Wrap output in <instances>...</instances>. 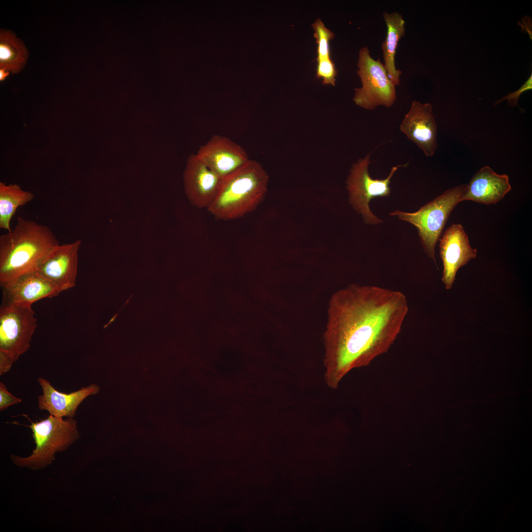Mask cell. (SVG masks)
<instances>
[{
  "label": "cell",
  "instance_id": "1",
  "mask_svg": "<svg viewBox=\"0 0 532 532\" xmlns=\"http://www.w3.org/2000/svg\"><path fill=\"white\" fill-rule=\"evenodd\" d=\"M409 310L405 295L374 285L351 284L331 297L323 333L324 380L336 389L351 370L387 353Z\"/></svg>",
  "mask_w": 532,
  "mask_h": 532
},
{
  "label": "cell",
  "instance_id": "11",
  "mask_svg": "<svg viewBox=\"0 0 532 532\" xmlns=\"http://www.w3.org/2000/svg\"><path fill=\"white\" fill-rule=\"evenodd\" d=\"M439 252L443 265L442 281L446 289L452 287L458 270L476 257L477 251L470 245L460 224L448 227L439 239Z\"/></svg>",
  "mask_w": 532,
  "mask_h": 532
},
{
  "label": "cell",
  "instance_id": "4",
  "mask_svg": "<svg viewBox=\"0 0 532 532\" xmlns=\"http://www.w3.org/2000/svg\"><path fill=\"white\" fill-rule=\"evenodd\" d=\"M26 426L32 431L35 448L28 457L12 455L10 458L16 465L34 470L47 467L55 460L56 453L66 450L80 437L73 418L64 419L50 415Z\"/></svg>",
  "mask_w": 532,
  "mask_h": 532
},
{
  "label": "cell",
  "instance_id": "13",
  "mask_svg": "<svg viewBox=\"0 0 532 532\" xmlns=\"http://www.w3.org/2000/svg\"><path fill=\"white\" fill-rule=\"evenodd\" d=\"M399 129L426 156L434 154L438 146L437 125L431 104L414 100Z\"/></svg>",
  "mask_w": 532,
  "mask_h": 532
},
{
  "label": "cell",
  "instance_id": "9",
  "mask_svg": "<svg viewBox=\"0 0 532 532\" xmlns=\"http://www.w3.org/2000/svg\"><path fill=\"white\" fill-rule=\"evenodd\" d=\"M196 155L222 178L235 172L250 160L240 145L228 137L217 134L201 145Z\"/></svg>",
  "mask_w": 532,
  "mask_h": 532
},
{
  "label": "cell",
  "instance_id": "17",
  "mask_svg": "<svg viewBox=\"0 0 532 532\" xmlns=\"http://www.w3.org/2000/svg\"><path fill=\"white\" fill-rule=\"evenodd\" d=\"M383 16L387 27L386 37L381 46L384 66L389 78L396 86L399 85L402 72L397 69L395 58L399 40L405 34V21L397 12H384Z\"/></svg>",
  "mask_w": 532,
  "mask_h": 532
},
{
  "label": "cell",
  "instance_id": "22",
  "mask_svg": "<svg viewBox=\"0 0 532 532\" xmlns=\"http://www.w3.org/2000/svg\"><path fill=\"white\" fill-rule=\"evenodd\" d=\"M532 89V74H531L528 80L517 90L514 92L509 93L507 95L498 100L494 103V106L497 105L501 102L507 100V104L512 107L518 105V100L521 94L528 90Z\"/></svg>",
  "mask_w": 532,
  "mask_h": 532
},
{
  "label": "cell",
  "instance_id": "10",
  "mask_svg": "<svg viewBox=\"0 0 532 532\" xmlns=\"http://www.w3.org/2000/svg\"><path fill=\"white\" fill-rule=\"evenodd\" d=\"M81 244L80 239L60 244L47 255L35 272L53 284L60 293L74 287Z\"/></svg>",
  "mask_w": 532,
  "mask_h": 532
},
{
  "label": "cell",
  "instance_id": "23",
  "mask_svg": "<svg viewBox=\"0 0 532 532\" xmlns=\"http://www.w3.org/2000/svg\"><path fill=\"white\" fill-rule=\"evenodd\" d=\"M21 401L22 399L20 398L14 396L9 392L3 382H0V411H3L11 405L19 403Z\"/></svg>",
  "mask_w": 532,
  "mask_h": 532
},
{
  "label": "cell",
  "instance_id": "24",
  "mask_svg": "<svg viewBox=\"0 0 532 532\" xmlns=\"http://www.w3.org/2000/svg\"><path fill=\"white\" fill-rule=\"evenodd\" d=\"M15 362L11 355L0 350V375L7 373Z\"/></svg>",
  "mask_w": 532,
  "mask_h": 532
},
{
  "label": "cell",
  "instance_id": "16",
  "mask_svg": "<svg viewBox=\"0 0 532 532\" xmlns=\"http://www.w3.org/2000/svg\"><path fill=\"white\" fill-rule=\"evenodd\" d=\"M3 304L32 305L38 300L57 296L58 289L35 272L23 275L2 286Z\"/></svg>",
  "mask_w": 532,
  "mask_h": 532
},
{
  "label": "cell",
  "instance_id": "2",
  "mask_svg": "<svg viewBox=\"0 0 532 532\" xmlns=\"http://www.w3.org/2000/svg\"><path fill=\"white\" fill-rule=\"evenodd\" d=\"M59 242L50 229L19 216L13 230L0 236V283L34 272Z\"/></svg>",
  "mask_w": 532,
  "mask_h": 532
},
{
  "label": "cell",
  "instance_id": "12",
  "mask_svg": "<svg viewBox=\"0 0 532 532\" xmlns=\"http://www.w3.org/2000/svg\"><path fill=\"white\" fill-rule=\"evenodd\" d=\"M183 179L188 199L200 208H207L212 203L223 179L195 154L190 155L187 160Z\"/></svg>",
  "mask_w": 532,
  "mask_h": 532
},
{
  "label": "cell",
  "instance_id": "26",
  "mask_svg": "<svg viewBox=\"0 0 532 532\" xmlns=\"http://www.w3.org/2000/svg\"><path fill=\"white\" fill-rule=\"evenodd\" d=\"M132 296H133V295H131V296H130V298H129V299H128V300H127V301H126V303H125V304H124V305L123 306V307H122V308H121V309L120 310V311H119V312H118V313H117V314H116V315H115V316H114V317H113V318H112L111 319V320L110 321V322H109V323H108V325H109V324H110V323L111 322H112V321H113L114 320V319H115V318H116V316H117L118 314V313H119V312H120V311L121 310V309H122V308H123L124 307V306H125V305H126V304H127V303H128V302H129V301H130V299L131 298V297H132Z\"/></svg>",
  "mask_w": 532,
  "mask_h": 532
},
{
  "label": "cell",
  "instance_id": "7",
  "mask_svg": "<svg viewBox=\"0 0 532 532\" xmlns=\"http://www.w3.org/2000/svg\"><path fill=\"white\" fill-rule=\"evenodd\" d=\"M370 153L353 164L346 180L349 201L354 210L362 216L367 224H378L383 221L370 211L369 202L376 197H388L391 193L389 185L394 173L400 167H406L408 163L392 167L389 175L385 179L372 178L368 173L371 162Z\"/></svg>",
  "mask_w": 532,
  "mask_h": 532
},
{
  "label": "cell",
  "instance_id": "18",
  "mask_svg": "<svg viewBox=\"0 0 532 532\" xmlns=\"http://www.w3.org/2000/svg\"><path fill=\"white\" fill-rule=\"evenodd\" d=\"M34 195L17 184L0 182V228L10 231V221L18 207L31 201Z\"/></svg>",
  "mask_w": 532,
  "mask_h": 532
},
{
  "label": "cell",
  "instance_id": "5",
  "mask_svg": "<svg viewBox=\"0 0 532 532\" xmlns=\"http://www.w3.org/2000/svg\"><path fill=\"white\" fill-rule=\"evenodd\" d=\"M466 187V184H462L449 189L415 212L398 210L390 213L417 228L424 251L436 266L435 245L451 211L461 202V196Z\"/></svg>",
  "mask_w": 532,
  "mask_h": 532
},
{
  "label": "cell",
  "instance_id": "25",
  "mask_svg": "<svg viewBox=\"0 0 532 532\" xmlns=\"http://www.w3.org/2000/svg\"><path fill=\"white\" fill-rule=\"evenodd\" d=\"M9 71L6 70L5 67L0 68V80L2 81L8 76Z\"/></svg>",
  "mask_w": 532,
  "mask_h": 532
},
{
  "label": "cell",
  "instance_id": "14",
  "mask_svg": "<svg viewBox=\"0 0 532 532\" xmlns=\"http://www.w3.org/2000/svg\"><path fill=\"white\" fill-rule=\"evenodd\" d=\"M37 381L42 390V394L37 397L38 408L60 418H73L81 403L88 396L97 394L100 389L97 385L92 384L66 394L56 390L46 379L39 377Z\"/></svg>",
  "mask_w": 532,
  "mask_h": 532
},
{
  "label": "cell",
  "instance_id": "15",
  "mask_svg": "<svg viewBox=\"0 0 532 532\" xmlns=\"http://www.w3.org/2000/svg\"><path fill=\"white\" fill-rule=\"evenodd\" d=\"M511 189L507 174H498L486 166L473 175L460 200H471L485 204L496 203Z\"/></svg>",
  "mask_w": 532,
  "mask_h": 532
},
{
  "label": "cell",
  "instance_id": "20",
  "mask_svg": "<svg viewBox=\"0 0 532 532\" xmlns=\"http://www.w3.org/2000/svg\"><path fill=\"white\" fill-rule=\"evenodd\" d=\"M311 26L318 44L317 59L330 57L329 41L334 38V33L325 27L320 18H317Z\"/></svg>",
  "mask_w": 532,
  "mask_h": 532
},
{
  "label": "cell",
  "instance_id": "6",
  "mask_svg": "<svg viewBox=\"0 0 532 532\" xmlns=\"http://www.w3.org/2000/svg\"><path fill=\"white\" fill-rule=\"evenodd\" d=\"M357 66L362 86L355 89V103L369 110L378 106L391 107L396 100V86L380 60L371 57L367 47L360 49Z\"/></svg>",
  "mask_w": 532,
  "mask_h": 532
},
{
  "label": "cell",
  "instance_id": "8",
  "mask_svg": "<svg viewBox=\"0 0 532 532\" xmlns=\"http://www.w3.org/2000/svg\"><path fill=\"white\" fill-rule=\"evenodd\" d=\"M37 327L32 305L2 304L0 308V350L16 361L30 347Z\"/></svg>",
  "mask_w": 532,
  "mask_h": 532
},
{
  "label": "cell",
  "instance_id": "19",
  "mask_svg": "<svg viewBox=\"0 0 532 532\" xmlns=\"http://www.w3.org/2000/svg\"><path fill=\"white\" fill-rule=\"evenodd\" d=\"M28 51L22 41L10 31H0V68L17 73L25 64Z\"/></svg>",
  "mask_w": 532,
  "mask_h": 532
},
{
  "label": "cell",
  "instance_id": "3",
  "mask_svg": "<svg viewBox=\"0 0 532 532\" xmlns=\"http://www.w3.org/2000/svg\"><path fill=\"white\" fill-rule=\"evenodd\" d=\"M268 175L261 164L251 160L222 179L218 193L207 208L216 218L238 219L254 211L267 192Z\"/></svg>",
  "mask_w": 532,
  "mask_h": 532
},
{
  "label": "cell",
  "instance_id": "21",
  "mask_svg": "<svg viewBox=\"0 0 532 532\" xmlns=\"http://www.w3.org/2000/svg\"><path fill=\"white\" fill-rule=\"evenodd\" d=\"M317 77L323 79V84L334 86L336 71L335 66L330 57L317 59Z\"/></svg>",
  "mask_w": 532,
  "mask_h": 532
}]
</instances>
